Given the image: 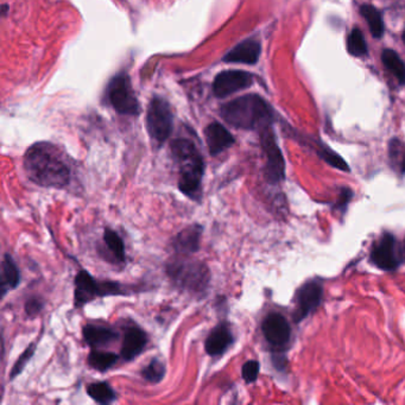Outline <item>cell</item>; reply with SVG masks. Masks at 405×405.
<instances>
[{"instance_id": "cell-1", "label": "cell", "mask_w": 405, "mask_h": 405, "mask_svg": "<svg viewBox=\"0 0 405 405\" xmlns=\"http://www.w3.org/2000/svg\"><path fill=\"white\" fill-rule=\"evenodd\" d=\"M24 170L32 183L44 188H65L72 180L70 160L60 147L52 143L31 145L24 155Z\"/></svg>"}, {"instance_id": "cell-2", "label": "cell", "mask_w": 405, "mask_h": 405, "mask_svg": "<svg viewBox=\"0 0 405 405\" xmlns=\"http://www.w3.org/2000/svg\"><path fill=\"white\" fill-rule=\"evenodd\" d=\"M170 149L180 173L178 189L187 198L198 202L202 194V178L205 173L202 156L190 139H175L172 143Z\"/></svg>"}, {"instance_id": "cell-3", "label": "cell", "mask_w": 405, "mask_h": 405, "mask_svg": "<svg viewBox=\"0 0 405 405\" xmlns=\"http://www.w3.org/2000/svg\"><path fill=\"white\" fill-rule=\"evenodd\" d=\"M221 116L233 127L242 129H262L271 123V111L260 96L244 95L232 100L221 108Z\"/></svg>"}, {"instance_id": "cell-4", "label": "cell", "mask_w": 405, "mask_h": 405, "mask_svg": "<svg viewBox=\"0 0 405 405\" xmlns=\"http://www.w3.org/2000/svg\"><path fill=\"white\" fill-rule=\"evenodd\" d=\"M165 271L176 288L194 295L206 293L211 282L207 265L198 260L176 259L167 265Z\"/></svg>"}, {"instance_id": "cell-5", "label": "cell", "mask_w": 405, "mask_h": 405, "mask_svg": "<svg viewBox=\"0 0 405 405\" xmlns=\"http://www.w3.org/2000/svg\"><path fill=\"white\" fill-rule=\"evenodd\" d=\"M125 293V289L119 283L112 280L100 282L95 280L86 270H81L75 277L74 301L76 308H82L95 298L118 296Z\"/></svg>"}, {"instance_id": "cell-6", "label": "cell", "mask_w": 405, "mask_h": 405, "mask_svg": "<svg viewBox=\"0 0 405 405\" xmlns=\"http://www.w3.org/2000/svg\"><path fill=\"white\" fill-rule=\"evenodd\" d=\"M147 129L156 147H160L168 141L173 129V113L165 100L160 98L151 100L147 108Z\"/></svg>"}, {"instance_id": "cell-7", "label": "cell", "mask_w": 405, "mask_h": 405, "mask_svg": "<svg viewBox=\"0 0 405 405\" xmlns=\"http://www.w3.org/2000/svg\"><path fill=\"white\" fill-rule=\"evenodd\" d=\"M108 103L116 112L124 116L138 114L139 106L134 95V88L129 79L125 74H119L108 83L106 91Z\"/></svg>"}, {"instance_id": "cell-8", "label": "cell", "mask_w": 405, "mask_h": 405, "mask_svg": "<svg viewBox=\"0 0 405 405\" xmlns=\"http://www.w3.org/2000/svg\"><path fill=\"white\" fill-rule=\"evenodd\" d=\"M260 131V144L267 156L265 177L267 182L277 185L283 181L285 177V162L282 155L276 137L270 125L265 126Z\"/></svg>"}, {"instance_id": "cell-9", "label": "cell", "mask_w": 405, "mask_h": 405, "mask_svg": "<svg viewBox=\"0 0 405 405\" xmlns=\"http://www.w3.org/2000/svg\"><path fill=\"white\" fill-rule=\"evenodd\" d=\"M371 262L383 271H395L401 264L397 253L396 238L391 233H384L371 251Z\"/></svg>"}, {"instance_id": "cell-10", "label": "cell", "mask_w": 405, "mask_h": 405, "mask_svg": "<svg viewBox=\"0 0 405 405\" xmlns=\"http://www.w3.org/2000/svg\"><path fill=\"white\" fill-rule=\"evenodd\" d=\"M322 295L324 289L319 282H307L306 284L302 285L296 298L298 306L293 313V321L298 324L314 313L321 304Z\"/></svg>"}, {"instance_id": "cell-11", "label": "cell", "mask_w": 405, "mask_h": 405, "mask_svg": "<svg viewBox=\"0 0 405 405\" xmlns=\"http://www.w3.org/2000/svg\"><path fill=\"white\" fill-rule=\"evenodd\" d=\"M262 331L265 340L273 349H282L289 345L291 328L283 315L278 313L267 315L262 324Z\"/></svg>"}, {"instance_id": "cell-12", "label": "cell", "mask_w": 405, "mask_h": 405, "mask_svg": "<svg viewBox=\"0 0 405 405\" xmlns=\"http://www.w3.org/2000/svg\"><path fill=\"white\" fill-rule=\"evenodd\" d=\"M253 82V76L242 70H226L216 75L213 82V93L218 98H225L242 91L250 87Z\"/></svg>"}, {"instance_id": "cell-13", "label": "cell", "mask_w": 405, "mask_h": 405, "mask_svg": "<svg viewBox=\"0 0 405 405\" xmlns=\"http://www.w3.org/2000/svg\"><path fill=\"white\" fill-rule=\"evenodd\" d=\"M233 336L231 327L227 322H220L209 333L205 342L206 353L211 357H221L233 345Z\"/></svg>"}, {"instance_id": "cell-14", "label": "cell", "mask_w": 405, "mask_h": 405, "mask_svg": "<svg viewBox=\"0 0 405 405\" xmlns=\"http://www.w3.org/2000/svg\"><path fill=\"white\" fill-rule=\"evenodd\" d=\"M147 341L149 339L147 333L144 332L142 328L137 326L126 328L121 349V358L126 362H131L137 358L147 347Z\"/></svg>"}, {"instance_id": "cell-15", "label": "cell", "mask_w": 405, "mask_h": 405, "mask_svg": "<svg viewBox=\"0 0 405 405\" xmlns=\"http://www.w3.org/2000/svg\"><path fill=\"white\" fill-rule=\"evenodd\" d=\"M205 138L211 156L219 155L234 144L232 134H229V129L219 123H211L206 127Z\"/></svg>"}, {"instance_id": "cell-16", "label": "cell", "mask_w": 405, "mask_h": 405, "mask_svg": "<svg viewBox=\"0 0 405 405\" xmlns=\"http://www.w3.org/2000/svg\"><path fill=\"white\" fill-rule=\"evenodd\" d=\"M202 226L195 224L182 229L173 239L174 250L181 255H190L198 252L200 249V240L202 236Z\"/></svg>"}, {"instance_id": "cell-17", "label": "cell", "mask_w": 405, "mask_h": 405, "mask_svg": "<svg viewBox=\"0 0 405 405\" xmlns=\"http://www.w3.org/2000/svg\"><path fill=\"white\" fill-rule=\"evenodd\" d=\"M260 56V44L255 39H246L225 55V62L253 65Z\"/></svg>"}, {"instance_id": "cell-18", "label": "cell", "mask_w": 405, "mask_h": 405, "mask_svg": "<svg viewBox=\"0 0 405 405\" xmlns=\"http://www.w3.org/2000/svg\"><path fill=\"white\" fill-rule=\"evenodd\" d=\"M83 339L88 346L93 349L104 347L118 339V333L111 328L98 326V324H87L83 328Z\"/></svg>"}, {"instance_id": "cell-19", "label": "cell", "mask_w": 405, "mask_h": 405, "mask_svg": "<svg viewBox=\"0 0 405 405\" xmlns=\"http://www.w3.org/2000/svg\"><path fill=\"white\" fill-rule=\"evenodd\" d=\"M21 283V273L17 264L9 253H5L1 263V298L10 290L16 289Z\"/></svg>"}, {"instance_id": "cell-20", "label": "cell", "mask_w": 405, "mask_h": 405, "mask_svg": "<svg viewBox=\"0 0 405 405\" xmlns=\"http://www.w3.org/2000/svg\"><path fill=\"white\" fill-rule=\"evenodd\" d=\"M104 242L106 250L110 252L113 260L118 264H124L126 260L125 245L121 236L111 229H105Z\"/></svg>"}, {"instance_id": "cell-21", "label": "cell", "mask_w": 405, "mask_h": 405, "mask_svg": "<svg viewBox=\"0 0 405 405\" xmlns=\"http://www.w3.org/2000/svg\"><path fill=\"white\" fill-rule=\"evenodd\" d=\"M87 393L98 404H112L116 399V393L106 382L90 384L87 388Z\"/></svg>"}, {"instance_id": "cell-22", "label": "cell", "mask_w": 405, "mask_h": 405, "mask_svg": "<svg viewBox=\"0 0 405 405\" xmlns=\"http://www.w3.org/2000/svg\"><path fill=\"white\" fill-rule=\"evenodd\" d=\"M360 12L370 26L371 34L375 39H380L384 35V23L380 11L371 5H362Z\"/></svg>"}, {"instance_id": "cell-23", "label": "cell", "mask_w": 405, "mask_h": 405, "mask_svg": "<svg viewBox=\"0 0 405 405\" xmlns=\"http://www.w3.org/2000/svg\"><path fill=\"white\" fill-rule=\"evenodd\" d=\"M116 362H118V355L112 352L94 349L88 355V365L99 372L110 370Z\"/></svg>"}, {"instance_id": "cell-24", "label": "cell", "mask_w": 405, "mask_h": 405, "mask_svg": "<svg viewBox=\"0 0 405 405\" xmlns=\"http://www.w3.org/2000/svg\"><path fill=\"white\" fill-rule=\"evenodd\" d=\"M382 60L399 83H405V63L401 57L398 56V54L391 49H386L382 54Z\"/></svg>"}, {"instance_id": "cell-25", "label": "cell", "mask_w": 405, "mask_h": 405, "mask_svg": "<svg viewBox=\"0 0 405 405\" xmlns=\"http://www.w3.org/2000/svg\"><path fill=\"white\" fill-rule=\"evenodd\" d=\"M347 49L353 56L362 57L367 54V44L362 31L353 29L347 39Z\"/></svg>"}, {"instance_id": "cell-26", "label": "cell", "mask_w": 405, "mask_h": 405, "mask_svg": "<svg viewBox=\"0 0 405 405\" xmlns=\"http://www.w3.org/2000/svg\"><path fill=\"white\" fill-rule=\"evenodd\" d=\"M142 375L143 378L149 383L158 384L162 382L164 375H165V366H164L163 362L158 360V359H154L142 371Z\"/></svg>"}, {"instance_id": "cell-27", "label": "cell", "mask_w": 405, "mask_h": 405, "mask_svg": "<svg viewBox=\"0 0 405 405\" xmlns=\"http://www.w3.org/2000/svg\"><path fill=\"white\" fill-rule=\"evenodd\" d=\"M36 352V344L35 342H32L30 345L26 347L25 351L21 354V357L18 358L17 362L16 364L13 365L12 370H11V373H10V380H13L17 375H21L22 373V371L24 370V367L26 366V364L30 362L31 358L34 357V354Z\"/></svg>"}, {"instance_id": "cell-28", "label": "cell", "mask_w": 405, "mask_h": 405, "mask_svg": "<svg viewBox=\"0 0 405 405\" xmlns=\"http://www.w3.org/2000/svg\"><path fill=\"white\" fill-rule=\"evenodd\" d=\"M319 155L321 156L322 160H326L329 165H332L334 168L342 170V172H349V164L346 163L345 160L341 156L331 150L329 147H322L319 151Z\"/></svg>"}, {"instance_id": "cell-29", "label": "cell", "mask_w": 405, "mask_h": 405, "mask_svg": "<svg viewBox=\"0 0 405 405\" xmlns=\"http://www.w3.org/2000/svg\"><path fill=\"white\" fill-rule=\"evenodd\" d=\"M259 370H260V365L257 360H249L242 365V378L246 383H255L259 375Z\"/></svg>"}, {"instance_id": "cell-30", "label": "cell", "mask_w": 405, "mask_h": 405, "mask_svg": "<svg viewBox=\"0 0 405 405\" xmlns=\"http://www.w3.org/2000/svg\"><path fill=\"white\" fill-rule=\"evenodd\" d=\"M44 303L42 300H39V298H32L30 300H28L25 303V313L29 316H36L39 314V311L43 309Z\"/></svg>"}, {"instance_id": "cell-31", "label": "cell", "mask_w": 405, "mask_h": 405, "mask_svg": "<svg viewBox=\"0 0 405 405\" xmlns=\"http://www.w3.org/2000/svg\"><path fill=\"white\" fill-rule=\"evenodd\" d=\"M353 196V191L349 189V188H344L341 189L340 195H339V200L336 202V208L338 211H340L341 213H345L346 208L349 206V201L352 200Z\"/></svg>"}, {"instance_id": "cell-32", "label": "cell", "mask_w": 405, "mask_h": 405, "mask_svg": "<svg viewBox=\"0 0 405 405\" xmlns=\"http://www.w3.org/2000/svg\"><path fill=\"white\" fill-rule=\"evenodd\" d=\"M401 173L405 175V151L403 152V156H402Z\"/></svg>"}, {"instance_id": "cell-33", "label": "cell", "mask_w": 405, "mask_h": 405, "mask_svg": "<svg viewBox=\"0 0 405 405\" xmlns=\"http://www.w3.org/2000/svg\"><path fill=\"white\" fill-rule=\"evenodd\" d=\"M403 41H404V42H405V32H404V35H403Z\"/></svg>"}, {"instance_id": "cell-34", "label": "cell", "mask_w": 405, "mask_h": 405, "mask_svg": "<svg viewBox=\"0 0 405 405\" xmlns=\"http://www.w3.org/2000/svg\"><path fill=\"white\" fill-rule=\"evenodd\" d=\"M404 252H405V239H404Z\"/></svg>"}]
</instances>
